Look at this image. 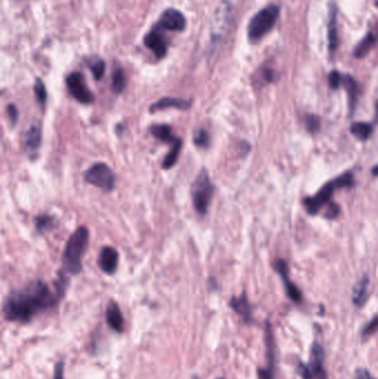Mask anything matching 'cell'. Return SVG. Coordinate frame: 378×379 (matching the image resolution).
I'll return each mask as SVG.
<instances>
[{"instance_id": "d590c367", "label": "cell", "mask_w": 378, "mask_h": 379, "mask_svg": "<svg viewBox=\"0 0 378 379\" xmlns=\"http://www.w3.org/2000/svg\"><path fill=\"white\" fill-rule=\"evenodd\" d=\"M306 123H307V129L309 131H313V132L316 131L319 126V120L314 116L307 117V119H306Z\"/></svg>"}, {"instance_id": "f546056e", "label": "cell", "mask_w": 378, "mask_h": 379, "mask_svg": "<svg viewBox=\"0 0 378 379\" xmlns=\"http://www.w3.org/2000/svg\"><path fill=\"white\" fill-rule=\"evenodd\" d=\"M335 184H336L337 188H348L352 187L354 183V177L351 172H347L345 174H343L342 177L337 178L336 180H334Z\"/></svg>"}, {"instance_id": "cb8c5ba5", "label": "cell", "mask_w": 378, "mask_h": 379, "mask_svg": "<svg viewBox=\"0 0 378 379\" xmlns=\"http://www.w3.org/2000/svg\"><path fill=\"white\" fill-rule=\"evenodd\" d=\"M328 40H329V49L335 50L337 47V31H336V13L335 9L331 10V20H329L328 27Z\"/></svg>"}, {"instance_id": "d6986e66", "label": "cell", "mask_w": 378, "mask_h": 379, "mask_svg": "<svg viewBox=\"0 0 378 379\" xmlns=\"http://www.w3.org/2000/svg\"><path fill=\"white\" fill-rule=\"evenodd\" d=\"M368 285H370V278L367 276H364L361 281L356 284L355 287H354L352 300L354 304L357 307H362L366 303Z\"/></svg>"}, {"instance_id": "3957f363", "label": "cell", "mask_w": 378, "mask_h": 379, "mask_svg": "<svg viewBox=\"0 0 378 379\" xmlns=\"http://www.w3.org/2000/svg\"><path fill=\"white\" fill-rule=\"evenodd\" d=\"M213 192L214 187L210 180L209 173L207 170L202 169L198 177L195 178L192 188H191V196H192L194 210L200 215H205L208 213Z\"/></svg>"}, {"instance_id": "e0dca14e", "label": "cell", "mask_w": 378, "mask_h": 379, "mask_svg": "<svg viewBox=\"0 0 378 379\" xmlns=\"http://www.w3.org/2000/svg\"><path fill=\"white\" fill-rule=\"evenodd\" d=\"M150 132L155 139L165 143L173 144L180 139L173 134L172 127L167 125H153L150 126Z\"/></svg>"}, {"instance_id": "b9f144b4", "label": "cell", "mask_w": 378, "mask_h": 379, "mask_svg": "<svg viewBox=\"0 0 378 379\" xmlns=\"http://www.w3.org/2000/svg\"><path fill=\"white\" fill-rule=\"evenodd\" d=\"M193 379H199V378H193Z\"/></svg>"}, {"instance_id": "484cf974", "label": "cell", "mask_w": 378, "mask_h": 379, "mask_svg": "<svg viewBox=\"0 0 378 379\" xmlns=\"http://www.w3.org/2000/svg\"><path fill=\"white\" fill-rule=\"evenodd\" d=\"M88 67L90 68L91 72H92L93 77L95 80H100L104 74V70H106V63L104 61L100 58L90 59L88 63Z\"/></svg>"}, {"instance_id": "7402d4cb", "label": "cell", "mask_w": 378, "mask_h": 379, "mask_svg": "<svg viewBox=\"0 0 378 379\" xmlns=\"http://www.w3.org/2000/svg\"><path fill=\"white\" fill-rule=\"evenodd\" d=\"M375 40L376 39L373 34H367L366 37L357 45L355 51H354V55H355L356 58H362V57L366 56L373 48V46H374Z\"/></svg>"}, {"instance_id": "6da1fadb", "label": "cell", "mask_w": 378, "mask_h": 379, "mask_svg": "<svg viewBox=\"0 0 378 379\" xmlns=\"http://www.w3.org/2000/svg\"><path fill=\"white\" fill-rule=\"evenodd\" d=\"M61 297L47 284L37 279L21 290L13 291L4 298L2 313L4 319L16 323H28L32 317L55 307Z\"/></svg>"}, {"instance_id": "e575fe53", "label": "cell", "mask_w": 378, "mask_h": 379, "mask_svg": "<svg viewBox=\"0 0 378 379\" xmlns=\"http://www.w3.org/2000/svg\"><path fill=\"white\" fill-rule=\"evenodd\" d=\"M338 214H339V206L337 204L332 203V204L328 205L326 212H325V217H327V219H335Z\"/></svg>"}, {"instance_id": "4fadbf2b", "label": "cell", "mask_w": 378, "mask_h": 379, "mask_svg": "<svg viewBox=\"0 0 378 379\" xmlns=\"http://www.w3.org/2000/svg\"><path fill=\"white\" fill-rule=\"evenodd\" d=\"M106 319L110 326V328L113 329L117 333H122L124 328V320L122 312L119 307L118 303L114 301H110L106 311Z\"/></svg>"}, {"instance_id": "8992f818", "label": "cell", "mask_w": 378, "mask_h": 379, "mask_svg": "<svg viewBox=\"0 0 378 379\" xmlns=\"http://www.w3.org/2000/svg\"><path fill=\"white\" fill-rule=\"evenodd\" d=\"M66 84L69 92L76 101L82 104H90L94 101L93 93L85 84V80L82 73L73 72L66 79Z\"/></svg>"}, {"instance_id": "60d3db41", "label": "cell", "mask_w": 378, "mask_h": 379, "mask_svg": "<svg viewBox=\"0 0 378 379\" xmlns=\"http://www.w3.org/2000/svg\"><path fill=\"white\" fill-rule=\"evenodd\" d=\"M218 379H224V378H218Z\"/></svg>"}, {"instance_id": "4dcf8cb0", "label": "cell", "mask_w": 378, "mask_h": 379, "mask_svg": "<svg viewBox=\"0 0 378 379\" xmlns=\"http://www.w3.org/2000/svg\"><path fill=\"white\" fill-rule=\"evenodd\" d=\"M376 331H378V315L375 316L374 318L363 328L362 336L363 337H368V336L375 334Z\"/></svg>"}, {"instance_id": "1f68e13d", "label": "cell", "mask_w": 378, "mask_h": 379, "mask_svg": "<svg viewBox=\"0 0 378 379\" xmlns=\"http://www.w3.org/2000/svg\"><path fill=\"white\" fill-rule=\"evenodd\" d=\"M328 81H329V86H331L333 89H337L342 84L343 75L339 72H337V71H332V72L329 73Z\"/></svg>"}, {"instance_id": "9c48e42d", "label": "cell", "mask_w": 378, "mask_h": 379, "mask_svg": "<svg viewBox=\"0 0 378 379\" xmlns=\"http://www.w3.org/2000/svg\"><path fill=\"white\" fill-rule=\"evenodd\" d=\"M336 188V184H335L334 181H332L327 183L326 186H324L315 196L305 198L304 203L307 212L310 213V214H317L320 208L323 207V205L326 204L329 201L332 194L334 193V190Z\"/></svg>"}, {"instance_id": "8fae6325", "label": "cell", "mask_w": 378, "mask_h": 379, "mask_svg": "<svg viewBox=\"0 0 378 379\" xmlns=\"http://www.w3.org/2000/svg\"><path fill=\"white\" fill-rule=\"evenodd\" d=\"M98 264L100 269L103 273L108 274V275L113 274L117 271L119 264V254L117 250H114L111 246H104V248H102L99 254Z\"/></svg>"}, {"instance_id": "74e56055", "label": "cell", "mask_w": 378, "mask_h": 379, "mask_svg": "<svg viewBox=\"0 0 378 379\" xmlns=\"http://www.w3.org/2000/svg\"><path fill=\"white\" fill-rule=\"evenodd\" d=\"M373 174H374V175H377V177H378V167L374 168V170H373Z\"/></svg>"}, {"instance_id": "f35d334b", "label": "cell", "mask_w": 378, "mask_h": 379, "mask_svg": "<svg viewBox=\"0 0 378 379\" xmlns=\"http://www.w3.org/2000/svg\"><path fill=\"white\" fill-rule=\"evenodd\" d=\"M376 110H377V118H378V102L376 103Z\"/></svg>"}, {"instance_id": "30bf717a", "label": "cell", "mask_w": 378, "mask_h": 379, "mask_svg": "<svg viewBox=\"0 0 378 379\" xmlns=\"http://www.w3.org/2000/svg\"><path fill=\"white\" fill-rule=\"evenodd\" d=\"M159 27L170 31H182L185 28L186 21L184 16L175 9H166L162 13L159 21Z\"/></svg>"}, {"instance_id": "8d00e7d4", "label": "cell", "mask_w": 378, "mask_h": 379, "mask_svg": "<svg viewBox=\"0 0 378 379\" xmlns=\"http://www.w3.org/2000/svg\"><path fill=\"white\" fill-rule=\"evenodd\" d=\"M355 379H377V378L373 377L367 369L358 368L355 372Z\"/></svg>"}, {"instance_id": "d4e9b609", "label": "cell", "mask_w": 378, "mask_h": 379, "mask_svg": "<svg viewBox=\"0 0 378 379\" xmlns=\"http://www.w3.org/2000/svg\"><path fill=\"white\" fill-rule=\"evenodd\" d=\"M342 83L344 84V87H345L347 90V92L349 94V98H351L352 108H354V104H355V102H356L357 94H358L357 83H356L355 80H354L352 77H349V75H343Z\"/></svg>"}, {"instance_id": "f1b7e54d", "label": "cell", "mask_w": 378, "mask_h": 379, "mask_svg": "<svg viewBox=\"0 0 378 379\" xmlns=\"http://www.w3.org/2000/svg\"><path fill=\"white\" fill-rule=\"evenodd\" d=\"M54 221H55V219L50 215H47V214L38 215L36 217V221H35L37 231L39 232V233H41V232L48 230L49 227L52 226V224H54Z\"/></svg>"}, {"instance_id": "2e32d148", "label": "cell", "mask_w": 378, "mask_h": 379, "mask_svg": "<svg viewBox=\"0 0 378 379\" xmlns=\"http://www.w3.org/2000/svg\"><path fill=\"white\" fill-rule=\"evenodd\" d=\"M191 106V101L183 100V99L176 98H162L159 101L153 103L150 107V112H155L159 110H164L167 108H175L180 110H186Z\"/></svg>"}, {"instance_id": "277c9868", "label": "cell", "mask_w": 378, "mask_h": 379, "mask_svg": "<svg viewBox=\"0 0 378 379\" xmlns=\"http://www.w3.org/2000/svg\"><path fill=\"white\" fill-rule=\"evenodd\" d=\"M280 15V8L276 4H271L258 11L248 23L247 34L250 40L255 41L269 32Z\"/></svg>"}, {"instance_id": "9a60e30c", "label": "cell", "mask_w": 378, "mask_h": 379, "mask_svg": "<svg viewBox=\"0 0 378 379\" xmlns=\"http://www.w3.org/2000/svg\"><path fill=\"white\" fill-rule=\"evenodd\" d=\"M229 306L232 307L234 312L237 313V314L242 317V319L245 321L246 324L251 323L252 313L245 294L243 293L240 297H232L231 301H229Z\"/></svg>"}, {"instance_id": "836d02e7", "label": "cell", "mask_w": 378, "mask_h": 379, "mask_svg": "<svg viewBox=\"0 0 378 379\" xmlns=\"http://www.w3.org/2000/svg\"><path fill=\"white\" fill-rule=\"evenodd\" d=\"M54 379H65V363L62 361L56 364Z\"/></svg>"}, {"instance_id": "5b68a950", "label": "cell", "mask_w": 378, "mask_h": 379, "mask_svg": "<svg viewBox=\"0 0 378 379\" xmlns=\"http://www.w3.org/2000/svg\"><path fill=\"white\" fill-rule=\"evenodd\" d=\"M84 181L91 186L101 189L104 192H111L116 186V175L107 164L94 163L83 174Z\"/></svg>"}, {"instance_id": "ac0fdd59", "label": "cell", "mask_w": 378, "mask_h": 379, "mask_svg": "<svg viewBox=\"0 0 378 379\" xmlns=\"http://www.w3.org/2000/svg\"><path fill=\"white\" fill-rule=\"evenodd\" d=\"M42 140V133L40 127L32 126L29 130L26 132L25 138H23V143H25L26 149L29 152H36L39 149Z\"/></svg>"}, {"instance_id": "7c38bea8", "label": "cell", "mask_w": 378, "mask_h": 379, "mask_svg": "<svg viewBox=\"0 0 378 379\" xmlns=\"http://www.w3.org/2000/svg\"><path fill=\"white\" fill-rule=\"evenodd\" d=\"M145 45L157 59H162L167 52V42L165 37L157 29H153L145 37Z\"/></svg>"}, {"instance_id": "7a4b0ae2", "label": "cell", "mask_w": 378, "mask_h": 379, "mask_svg": "<svg viewBox=\"0 0 378 379\" xmlns=\"http://www.w3.org/2000/svg\"><path fill=\"white\" fill-rule=\"evenodd\" d=\"M88 242L89 232L87 227L81 226L74 234H71L62 256L64 272L71 275H78L82 271V257L88 248Z\"/></svg>"}, {"instance_id": "d6a6232c", "label": "cell", "mask_w": 378, "mask_h": 379, "mask_svg": "<svg viewBox=\"0 0 378 379\" xmlns=\"http://www.w3.org/2000/svg\"><path fill=\"white\" fill-rule=\"evenodd\" d=\"M7 113H8L9 121H10L11 126H15L18 121V117H19V112H18L15 104H9V106L7 107Z\"/></svg>"}, {"instance_id": "44dd1931", "label": "cell", "mask_w": 378, "mask_h": 379, "mask_svg": "<svg viewBox=\"0 0 378 379\" xmlns=\"http://www.w3.org/2000/svg\"><path fill=\"white\" fill-rule=\"evenodd\" d=\"M351 132L357 139L365 141L371 136L373 132V126L365 122H355L353 123L351 126Z\"/></svg>"}, {"instance_id": "4316f807", "label": "cell", "mask_w": 378, "mask_h": 379, "mask_svg": "<svg viewBox=\"0 0 378 379\" xmlns=\"http://www.w3.org/2000/svg\"><path fill=\"white\" fill-rule=\"evenodd\" d=\"M33 91H35V96L38 103L40 104L42 108H45L46 102H47V98H48V93H47V89L45 83L42 82V80L38 78L35 82V87H33Z\"/></svg>"}, {"instance_id": "83f0119b", "label": "cell", "mask_w": 378, "mask_h": 379, "mask_svg": "<svg viewBox=\"0 0 378 379\" xmlns=\"http://www.w3.org/2000/svg\"><path fill=\"white\" fill-rule=\"evenodd\" d=\"M194 144L199 148H208L210 145V134L207 130L198 129L193 135Z\"/></svg>"}, {"instance_id": "ba28073f", "label": "cell", "mask_w": 378, "mask_h": 379, "mask_svg": "<svg viewBox=\"0 0 378 379\" xmlns=\"http://www.w3.org/2000/svg\"><path fill=\"white\" fill-rule=\"evenodd\" d=\"M232 7L228 1H222L221 4L215 10L214 17H213V23H212V38L213 40L217 38H221L223 36L224 31H226L227 23L231 17Z\"/></svg>"}, {"instance_id": "5bb4252c", "label": "cell", "mask_w": 378, "mask_h": 379, "mask_svg": "<svg viewBox=\"0 0 378 379\" xmlns=\"http://www.w3.org/2000/svg\"><path fill=\"white\" fill-rule=\"evenodd\" d=\"M275 268H276V271L280 273V275L282 276V278H283L284 285H285V288H286V292H288L289 297L293 302L300 303L301 301H302V294H301L299 288L296 287L294 284L290 281L288 265H286V263L283 262V260L280 259V260H277V262H276Z\"/></svg>"}, {"instance_id": "603a6c76", "label": "cell", "mask_w": 378, "mask_h": 379, "mask_svg": "<svg viewBox=\"0 0 378 379\" xmlns=\"http://www.w3.org/2000/svg\"><path fill=\"white\" fill-rule=\"evenodd\" d=\"M127 84V79L124 71L121 68H118L113 71L112 80H111V88L114 93H121Z\"/></svg>"}, {"instance_id": "52a82bcc", "label": "cell", "mask_w": 378, "mask_h": 379, "mask_svg": "<svg viewBox=\"0 0 378 379\" xmlns=\"http://www.w3.org/2000/svg\"><path fill=\"white\" fill-rule=\"evenodd\" d=\"M265 344H266V358L267 366L258 369V378L260 379H273L275 366V342L273 337L271 325L267 323L265 328Z\"/></svg>"}, {"instance_id": "ffe728a7", "label": "cell", "mask_w": 378, "mask_h": 379, "mask_svg": "<svg viewBox=\"0 0 378 379\" xmlns=\"http://www.w3.org/2000/svg\"><path fill=\"white\" fill-rule=\"evenodd\" d=\"M182 149V140L179 139L175 143L171 144V149L167 154L165 155V158L163 160V163H162V168L167 170L171 169L173 165L176 163V161L179 159V155Z\"/></svg>"}, {"instance_id": "ab89813d", "label": "cell", "mask_w": 378, "mask_h": 379, "mask_svg": "<svg viewBox=\"0 0 378 379\" xmlns=\"http://www.w3.org/2000/svg\"><path fill=\"white\" fill-rule=\"evenodd\" d=\"M376 6L378 7V0H377V1H376Z\"/></svg>"}]
</instances>
